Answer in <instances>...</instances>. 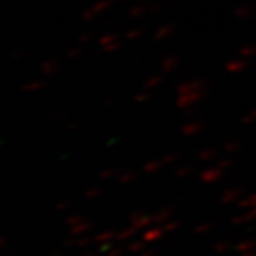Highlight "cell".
Returning <instances> with one entry per match:
<instances>
[{"mask_svg": "<svg viewBox=\"0 0 256 256\" xmlns=\"http://www.w3.org/2000/svg\"><path fill=\"white\" fill-rule=\"evenodd\" d=\"M205 96H206V90L176 94V107L180 110H191L200 101L205 98Z\"/></svg>", "mask_w": 256, "mask_h": 256, "instance_id": "cell-1", "label": "cell"}, {"mask_svg": "<svg viewBox=\"0 0 256 256\" xmlns=\"http://www.w3.org/2000/svg\"><path fill=\"white\" fill-rule=\"evenodd\" d=\"M111 4H112L111 0H98L97 3L92 4V8H88V9H86L82 12V18L86 22H90L92 18H96L97 16L102 14L104 12H107L111 8Z\"/></svg>", "mask_w": 256, "mask_h": 256, "instance_id": "cell-2", "label": "cell"}, {"mask_svg": "<svg viewBox=\"0 0 256 256\" xmlns=\"http://www.w3.org/2000/svg\"><path fill=\"white\" fill-rule=\"evenodd\" d=\"M98 44L100 47L107 52V53H114L121 48V42H120V37L117 34H112V33H107V34H102V36L98 38Z\"/></svg>", "mask_w": 256, "mask_h": 256, "instance_id": "cell-3", "label": "cell"}, {"mask_svg": "<svg viewBox=\"0 0 256 256\" xmlns=\"http://www.w3.org/2000/svg\"><path fill=\"white\" fill-rule=\"evenodd\" d=\"M201 90H206V84L204 80H190V82H181L176 87V94H185V92H201Z\"/></svg>", "mask_w": 256, "mask_h": 256, "instance_id": "cell-4", "label": "cell"}, {"mask_svg": "<svg viewBox=\"0 0 256 256\" xmlns=\"http://www.w3.org/2000/svg\"><path fill=\"white\" fill-rule=\"evenodd\" d=\"M180 66V57L176 54H170L165 57L161 63V72L164 74H170L176 70V67Z\"/></svg>", "mask_w": 256, "mask_h": 256, "instance_id": "cell-5", "label": "cell"}, {"mask_svg": "<svg viewBox=\"0 0 256 256\" xmlns=\"http://www.w3.org/2000/svg\"><path fill=\"white\" fill-rule=\"evenodd\" d=\"M152 9H154V4H146V3H140V4H136V6H132L131 9L128 10V16L130 18H142V16H146L148 13H152Z\"/></svg>", "mask_w": 256, "mask_h": 256, "instance_id": "cell-6", "label": "cell"}, {"mask_svg": "<svg viewBox=\"0 0 256 256\" xmlns=\"http://www.w3.org/2000/svg\"><path fill=\"white\" fill-rule=\"evenodd\" d=\"M225 68H226V72L230 74H239L242 73V72H245L248 68V62L246 58H236V60H230L226 63L225 66Z\"/></svg>", "mask_w": 256, "mask_h": 256, "instance_id": "cell-7", "label": "cell"}, {"mask_svg": "<svg viewBox=\"0 0 256 256\" xmlns=\"http://www.w3.org/2000/svg\"><path fill=\"white\" fill-rule=\"evenodd\" d=\"M202 122L200 121H196V120H194V121H188V122H185L181 128V131H182L184 136H186V137H194V136H196V134H200L202 131Z\"/></svg>", "mask_w": 256, "mask_h": 256, "instance_id": "cell-8", "label": "cell"}, {"mask_svg": "<svg viewBox=\"0 0 256 256\" xmlns=\"http://www.w3.org/2000/svg\"><path fill=\"white\" fill-rule=\"evenodd\" d=\"M174 32H175L174 24H162V26L156 32V34H154V40H156V42H164V40H166V38H170V37L172 36V34H174Z\"/></svg>", "mask_w": 256, "mask_h": 256, "instance_id": "cell-9", "label": "cell"}, {"mask_svg": "<svg viewBox=\"0 0 256 256\" xmlns=\"http://www.w3.org/2000/svg\"><path fill=\"white\" fill-rule=\"evenodd\" d=\"M255 13V9L249 4H240L236 9L234 10V18L238 20H246V18H252Z\"/></svg>", "mask_w": 256, "mask_h": 256, "instance_id": "cell-10", "label": "cell"}, {"mask_svg": "<svg viewBox=\"0 0 256 256\" xmlns=\"http://www.w3.org/2000/svg\"><path fill=\"white\" fill-rule=\"evenodd\" d=\"M162 82H164V76L162 74H154V76L146 78V82H144V90L151 92V90H154L156 87H160Z\"/></svg>", "mask_w": 256, "mask_h": 256, "instance_id": "cell-11", "label": "cell"}, {"mask_svg": "<svg viewBox=\"0 0 256 256\" xmlns=\"http://www.w3.org/2000/svg\"><path fill=\"white\" fill-rule=\"evenodd\" d=\"M239 57L242 58H252L256 56V44H246V46L239 48Z\"/></svg>", "mask_w": 256, "mask_h": 256, "instance_id": "cell-12", "label": "cell"}, {"mask_svg": "<svg viewBox=\"0 0 256 256\" xmlns=\"http://www.w3.org/2000/svg\"><path fill=\"white\" fill-rule=\"evenodd\" d=\"M57 70H58V63L54 62V60H48V62H44V63L42 64V72L46 76L54 74Z\"/></svg>", "mask_w": 256, "mask_h": 256, "instance_id": "cell-13", "label": "cell"}, {"mask_svg": "<svg viewBox=\"0 0 256 256\" xmlns=\"http://www.w3.org/2000/svg\"><path fill=\"white\" fill-rule=\"evenodd\" d=\"M144 34V30L141 28H130L124 34V38L128 40V42H134V40H138L140 37Z\"/></svg>", "mask_w": 256, "mask_h": 256, "instance_id": "cell-14", "label": "cell"}, {"mask_svg": "<svg viewBox=\"0 0 256 256\" xmlns=\"http://www.w3.org/2000/svg\"><path fill=\"white\" fill-rule=\"evenodd\" d=\"M151 92H148V90H144V92H140L137 94H134V97H132V100L134 102H137V104H144L146 101L151 100Z\"/></svg>", "mask_w": 256, "mask_h": 256, "instance_id": "cell-15", "label": "cell"}, {"mask_svg": "<svg viewBox=\"0 0 256 256\" xmlns=\"http://www.w3.org/2000/svg\"><path fill=\"white\" fill-rule=\"evenodd\" d=\"M240 146H242V141H239V140H232V141H228V142L225 144V151H226V152H235V151L240 150Z\"/></svg>", "mask_w": 256, "mask_h": 256, "instance_id": "cell-16", "label": "cell"}, {"mask_svg": "<svg viewBox=\"0 0 256 256\" xmlns=\"http://www.w3.org/2000/svg\"><path fill=\"white\" fill-rule=\"evenodd\" d=\"M242 122L246 124V126L256 122V108H252L249 112H246V114L242 117Z\"/></svg>", "mask_w": 256, "mask_h": 256, "instance_id": "cell-17", "label": "cell"}, {"mask_svg": "<svg viewBox=\"0 0 256 256\" xmlns=\"http://www.w3.org/2000/svg\"><path fill=\"white\" fill-rule=\"evenodd\" d=\"M43 87H44V82H34L26 84V86L23 87V90H24V92H37V90H40V88H43Z\"/></svg>", "mask_w": 256, "mask_h": 256, "instance_id": "cell-18", "label": "cell"}, {"mask_svg": "<svg viewBox=\"0 0 256 256\" xmlns=\"http://www.w3.org/2000/svg\"><path fill=\"white\" fill-rule=\"evenodd\" d=\"M82 54V47H73L67 52V57L68 58H77L78 56Z\"/></svg>", "mask_w": 256, "mask_h": 256, "instance_id": "cell-19", "label": "cell"}, {"mask_svg": "<svg viewBox=\"0 0 256 256\" xmlns=\"http://www.w3.org/2000/svg\"><path fill=\"white\" fill-rule=\"evenodd\" d=\"M92 40V36L90 33H82V36L78 37V43L80 44H87V43H90Z\"/></svg>", "mask_w": 256, "mask_h": 256, "instance_id": "cell-20", "label": "cell"}, {"mask_svg": "<svg viewBox=\"0 0 256 256\" xmlns=\"http://www.w3.org/2000/svg\"><path fill=\"white\" fill-rule=\"evenodd\" d=\"M202 160H208V158H212V156H215V151H212V150H205V151H202L201 154H200Z\"/></svg>", "mask_w": 256, "mask_h": 256, "instance_id": "cell-21", "label": "cell"}, {"mask_svg": "<svg viewBox=\"0 0 256 256\" xmlns=\"http://www.w3.org/2000/svg\"><path fill=\"white\" fill-rule=\"evenodd\" d=\"M116 102H117V100H116V98H107V100L104 101V104H106V106H108V107H112Z\"/></svg>", "mask_w": 256, "mask_h": 256, "instance_id": "cell-22", "label": "cell"}, {"mask_svg": "<svg viewBox=\"0 0 256 256\" xmlns=\"http://www.w3.org/2000/svg\"><path fill=\"white\" fill-rule=\"evenodd\" d=\"M20 57H22V53H18V52L13 54V58H20Z\"/></svg>", "mask_w": 256, "mask_h": 256, "instance_id": "cell-23", "label": "cell"}, {"mask_svg": "<svg viewBox=\"0 0 256 256\" xmlns=\"http://www.w3.org/2000/svg\"><path fill=\"white\" fill-rule=\"evenodd\" d=\"M120 2H130V0H120Z\"/></svg>", "mask_w": 256, "mask_h": 256, "instance_id": "cell-24", "label": "cell"}]
</instances>
